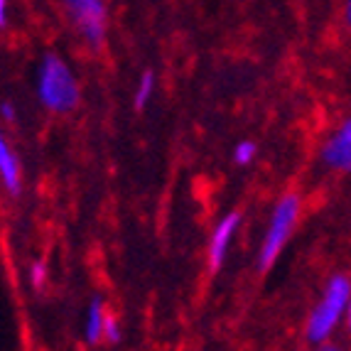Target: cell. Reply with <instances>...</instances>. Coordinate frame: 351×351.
Wrapping results in <instances>:
<instances>
[{
    "label": "cell",
    "instance_id": "8",
    "mask_svg": "<svg viewBox=\"0 0 351 351\" xmlns=\"http://www.w3.org/2000/svg\"><path fill=\"white\" fill-rule=\"evenodd\" d=\"M106 302L101 298H94L88 302L86 310V324H84V337L88 344H101L104 341V322H106Z\"/></svg>",
    "mask_w": 351,
    "mask_h": 351
},
{
    "label": "cell",
    "instance_id": "14",
    "mask_svg": "<svg viewBox=\"0 0 351 351\" xmlns=\"http://www.w3.org/2000/svg\"><path fill=\"white\" fill-rule=\"evenodd\" d=\"M8 12H10V0H0V27L8 25Z\"/></svg>",
    "mask_w": 351,
    "mask_h": 351
},
{
    "label": "cell",
    "instance_id": "12",
    "mask_svg": "<svg viewBox=\"0 0 351 351\" xmlns=\"http://www.w3.org/2000/svg\"><path fill=\"white\" fill-rule=\"evenodd\" d=\"M29 282L35 290H42V287L47 285V265L42 263V261H35V263L29 265Z\"/></svg>",
    "mask_w": 351,
    "mask_h": 351
},
{
    "label": "cell",
    "instance_id": "5",
    "mask_svg": "<svg viewBox=\"0 0 351 351\" xmlns=\"http://www.w3.org/2000/svg\"><path fill=\"white\" fill-rule=\"evenodd\" d=\"M241 221H243L241 211H228L226 217L217 223V228H214V234H211V241H209V268L211 270H219L223 265V261H226V256H228V248H231L236 234H239Z\"/></svg>",
    "mask_w": 351,
    "mask_h": 351
},
{
    "label": "cell",
    "instance_id": "13",
    "mask_svg": "<svg viewBox=\"0 0 351 351\" xmlns=\"http://www.w3.org/2000/svg\"><path fill=\"white\" fill-rule=\"evenodd\" d=\"M0 118H3L5 123H15V121H18V108H15L12 101H3V104H0Z\"/></svg>",
    "mask_w": 351,
    "mask_h": 351
},
{
    "label": "cell",
    "instance_id": "4",
    "mask_svg": "<svg viewBox=\"0 0 351 351\" xmlns=\"http://www.w3.org/2000/svg\"><path fill=\"white\" fill-rule=\"evenodd\" d=\"M66 18L91 49H101L108 32L106 0H62Z\"/></svg>",
    "mask_w": 351,
    "mask_h": 351
},
{
    "label": "cell",
    "instance_id": "2",
    "mask_svg": "<svg viewBox=\"0 0 351 351\" xmlns=\"http://www.w3.org/2000/svg\"><path fill=\"white\" fill-rule=\"evenodd\" d=\"M349 302H351V280L344 273L329 278L327 287H324L322 300L312 307L310 317H307V327L304 334L312 344H324L332 339V334L341 324L346 315H349Z\"/></svg>",
    "mask_w": 351,
    "mask_h": 351
},
{
    "label": "cell",
    "instance_id": "6",
    "mask_svg": "<svg viewBox=\"0 0 351 351\" xmlns=\"http://www.w3.org/2000/svg\"><path fill=\"white\" fill-rule=\"evenodd\" d=\"M322 162L332 172L351 170V123L344 121L322 145Z\"/></svg>",
    "mask_w": 351,
    "mask_h": 351
},
{
    "label": "cell",
    "instance_id": "7",
    "mask_svg": "<svg viewBox=\"0 0 351 351\" xmlns=\"http://www.w3.org/2000/svg\"><path fill=\"white\" fill-rule=\"evenodd\" d=\"M0 182L10 194H20L23 189V167H20L18 152L12 150L3 130H0Z\"/></svg>",
    "mask_w": 351,
    "mask_h": 351
},
{
    "label": "cell",
    "instance_id": "11",
    "mask_svg": "<svg viewBox=\"0 0 351 351\" xmlns=\"http://www.w3.org/2000/svg\"><path fill=\"white\" fill-rule=\"evenodd\" d=\"M123 339V332H121V322H118L113 315H106V322H104V341L108 344H118V341Z\"/></svg>",
    "mask_w": 351,
    "mask_h": 351
},
{
    "label": "cell",
    "instance_id": "10",
    "mask_svg": "<svg viewBox=\"0 0 351 351\" xmlns=\"http://www.w3.org/2000/svg\"><path fill=\"white\" fill-rule=\"evenodd\" d=\"M258 155V145L253 141H241L239 145L234 147V160L236 165H251Z\"/></svg>",
    "mask_w": 351,
    "mask_h": 351
},
{
    "label": "cell",
    "instance_id": "15",
    "mask_svg": "<svg viewBox=\"0 0 351 351\" xmlns=\"http://www.w3.org/2000/svg\"><path fill=\"white\" fill-rule=\"evenodd\" d=\"M317 351H344V349H341V346H337V344H332V341H324V344L317 346Z\"/></svg>",
    "mask_w": 351,
    "mask_h": 351
},
{
    "label": "cell",
    "instance_id": "16",
    "mask_svg": "<svg viewBox=\"0 0 351 351\" xmlns=\"http://www.w3.org/2000/svg\"><path fill=\"white\" fill-rule=\"evenodd\" d=\"M349 18H351V5H349V0H346V5H344V20H346V25H349Z\"/></svg>",
    "mask_w": 351,
    "mask_h": 351
},
{
    "label": "cell",
    "instance_id": "3",
    "mask_svg": "<svg viewBox=\"0 0 351 351\" xmlns=\"http://www.w3.org/2000/svg\"><path fill=\"white\" fill-rule=\"evenodd\" d=\"M300 214H302V197L295 192H287L273 206L263 243H261V251H258V268L261 270H268L278 261V256L287 246V241H290L295 226H298Z\"/></svg>",
    "mask_w": 351,
    "mask_h": 351
},
{
    "label": "cell",
    "instance_id": "9",
    "mask_svg": "<svg viewBox=\"0 0 351 351\" xmlns=\"http://www.w3.org/2000/svg\"><path fill=\"white\" fill-rule=\"evenodd\" d=\"M152 91H155V74H152V71H145V74L141 76L138 86H135V96H133V104L138 111H143V108L150 104Z\"/></svg>",
    "mask_w": 351,
    "mask_h": 351
},
{
    "label": "cell",
    "instance_id": "1",
    "mask_svg": "<svg viewBox=\"0 0 351 351\" xmlns=\"http://www.w3.org/2000/svg\"><path fill=\"white\" fill-rule=\"evenodd\" d=\"M35 88L40 104L57 116H66V113L76 111L82 104V88H79V79H76L74 69L66 59H62L54 52H47L40 59Z\"/></svg>",
    "mask_w": 351,
    "mask_h": 351
}]
</instances>
